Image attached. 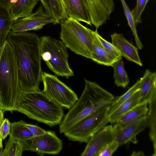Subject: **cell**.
<instances>
[{
  "label": "cell",
  "instance_id": "obj_36",
  "mask_svg": "<svg viewBox=\"0 0 156 156\" xmlns=\"http://www.w3.org/2000/svg\"><path fill=\"white\" fill-rule=\"evenodd\" d=\"M2 140V139L0 135V149H2L3 147Z\"/></svg>",
  "mask_w": 156,
  "mask_h": 156
},
{
  "label": "cell",
  "instance_id": "obj_31",
  "mask_svg": "<svg viewBox=\"0 0 156 156\" xmlns=\"http://www.w3.org/2000/svg\"><path fill=\"white\" fill-rule=\"evenodd\" d=\"M119 147L118 143L114 140L105 147L98 156H111Z\"/></svg>",
  "mask_w": 156,
  "mask_h": 156
},
{
  "label": "cell",
  "instance_id": "obj_21",
  "mask_svg": "<svg viewBox=\"0 0 156 156\" xmlns=\"http://www.w3.org/2000/svg\"><path fill=\"white\" fill-rule=\"evenodd\" d=\"M139 90L108 115L109 122L112 124L116 123L118 119L123 115L140 104Z\"/></svg>",
  "mask_w": 156,
  "mask_h": 156
},
{
  "label": "cell",
  "instance_id": "obj_4",
  "mask_svg": "<svg viewBox=\"0 0 156 156\" xmlns=\"http://www.w3.org/2000/svg\"><path fill=\"white\" fill-rule=\"evenodd\" d=\"M21 91L15 56L6 40L0 48V107L4 112L16 111Z\"/></svg>",
  "mask_w": 156,
  "mask_h": 156
},
{
  "label": "cell",
  "instance_id": "obj_6",
  "mask_svg": "<svg viewBox=\"0 0 156 156\" xmlns=\"http://www.w3.org/2000/svg\"><path fill=\"white\" fill-rule=\"evenodd\" d=\"M67 48L62 41L44 36L40 38L42 59L56 75L69 78L74 75L68 61Z\"/></svg>",
  "mask_w": 156,
  "mask_h": 156
},
{
  "label": "cell",
  "instance_id": "obj_19",
  "mask_svg": "<svg viewBox=\"0 0 156 156\" xmlns=\"http://www.w3.org/2000/svg\"><path fill=\"white\" fill-rule=\"evenodd\" d=\"M38 0H11L9 9L13 20L27 17L31 13Z\"/></svg>",
  "mask_w": 156,
  "mask_h": 156
},
{
  "label": "cell",
  "instance_id": "obj_29",
  "mask_svg": "<svg viewBox=\"0 0 156 156\" xmlns=\"http://www.w3.org/2000/svg\"><path fill=\"white\" fill-rule=\"evenodd\" d=\"M97 36L105 50L117 59L122 57L119 52L115 46L112 43H110L103 38L98 33L97 29L96 30Z\"/></svg>",
  "mask_w": 156,
  "mask_h": 156
},
{
  "label": "cell",
  "instance_id": "obj_25",
  "mask_svg": "<svg viewBox=\"0 0 156 156\" xmlns=\"http://www.w3.org/2000/svg\"><path fill=\"white\" fill-rule=\"evenodd\" d=\"M112 67L115 84L118 87L126 88L129 85V80L125 69L122 57L118 59Z\"/></svg>",
  "mask_w": 156,
  "mask_h": 156
},
{
  "label": "cell",
  "instance_id": "obj_33",
  "mask_svg": "<svg viewBox=\"0 0 156 156\" xmlns=\"http://www.w3.org/2000/svg\"><path fill=\"white\" fill-rule=\"evenodd\" d=\"M26 126L30 130L33 136L41 135L44 134L46 131L36 125L26 123Z\"/></svg>",
  "mask_w": 156,
  "mask_h": 156
},
{
  "label": "cell",
  "instance_id": "obj_34",
  "mask_svg": "<svg viewBox=\"0 0 156 156\" xmlns=\"http://www.w3.org/2000/svg\"><path fill=\"white\" fill-rule=\"evenodd\" d=\"M11 0H0V4L9 9Z\"/></svg>",
  "mask_w": 156,
  "mask_h": 156
},
{
  "label": "cell",
  "instance_id": "obj_11",
  "mask_svg": "<svg viewBox=\"0 0 156 156\" xmlns=\"http://www.w3.org/2000/svg\"><path fill=\"white\" fill-rule=\"evenodd\" d=\"M147 127V116L142 117L128 124L121 126L115 123L113 126L115 140L119 146L125 145L129 142H137L136 136Z\"/></svg>",
  "mask_w": 156,
  "mask_h": 156
},
{
  "label": "cell",
  "instance_id": "obj_9",
  "mask_svg": "<svg viewBox=\"0 0 156 156\" xmlns=\"http://www.w3.org/2000/svg\"><path fill=\"white\" fill-rule=\"evenodd\" d=\"M21 142L24 150L35 152L42 156L45 154H57L62 148V140L52 131H46L42 135Z\"/></svg>",
  "mask_w": 156,
  "mask_h": 156
},
{
  "label": "cell",
  "instance_id": "obj_10",
  "mask_svg": "<svg viewBox=\"0 0 156 156\" xmlns=\"http://www.w3.org/2000/svg\"><path fill=\"white\" fill-rule=\"evenodd\" d=\"M42 5H40L36 11L24 18L14 20L11 30L14 32L27 31L41 29L48 24L53 23L54 20L44 11Z\"/></svg>",
  "mask_w": 156,
  "mask_h": 156
},
{
  "label": "cell",
  "instance_id": "obj_26",
  "mask_svg": "<svg viewBox=\"0 0 156 156\" xmlns=\"http://www.w3.org/2000/svg\"><path fill=\"white\" fill-rule=\"evenodd\" d=\"M24 151L22 142L9 138L5 147L0 151V156H22Z\"/></svg>",
  "mask_w": 156,
  "mask_h": 156
},
{
  "label": "cell",
  "instance_id": "obj_2",
  "mask_svg": "<svg viewBox=\"0 0 156 156\" xmlns=\"http://www.w3.org/2000/svg\"><path fill=\"white\" fill-rule=\"evenodd\" d=\"M85 86L79 99L63 117L59 131L63 133L78 122L101 108L109 105L115 98L97 83L84 79Z\"/></svg>",
  "mask_w": 156,
  "mask_h": 156
},
{
  "label": "cell",
  "instance_id": "obj_20",
  "mask_svg": "<svg viewBox=\"0 0 156 156\" xmlns=\"http://www.w3.org/2000/svg\"><path fill=\"white\" fill-rule=\"evenodd\" d=\"M140 80V104L147 102L148 97L153 88L156 87V74L148 69L145 71Z\"/></svg>",
  "mask_w": 156,
  "mask_h": 156
},
{
  "label": "cell",
  "instance_id": "obj_13",
  "mask_svg": "<svg viewBox=\"0 0 156 156\" xmlns=\"http://www.w3.org/2000/svg\"><path fill=\"white\" fill-rule=\"evenodd\" d=\"M114 139L113 126L107 125L90 137L81 156H98L101 151Z\"/></svg>",
  "mask_w": 156,
  "mask_h": 156
},
{
  "label": "cell",
  "instance_id": "obj_12",
  "mask_svg": "<svg viewBox=\"0 0 156 156\" xmlns=\"http://www.w3.org/2000/svg\"><path fill=\"white\" fill-rule=\"evenodd\" d=\"M89 13L92 24L97 29L110 19L115 9L113 0H83Z\"/></svg>",
  "mask_w": 156,
  "mask_h": 156
},
{
  "label": "cell",
  "instance_id": "obj_1",
  "mask_svg": "<svg viewBox=\"0 0 156 156\" xmlns=\"http://www.w3.org/2000/svg\"><path fill=\"white\" fill-rule=\"evenodd\" d=\"M6 40L16 59L21 91H41L39 85L43 73L40 50V38L35 33L10 31Z\"/></svg>",
  "mask_w": 156,
  "mask_h": 156
},
{
  "label": "cell",
  "instance_id": "obj_27",
  "mask_svg": "<svg viewBox=\"0 0 156 156\" xmlns=\"http://www.w3.org/2000/svg\"><path fill=\"white\" fill-rule=\"evenodd\" d=\"M140 81L138 80L134 84L123 94L114 98L109 105L108 115L117 108L122 103L129 98L140 89Z\"/></svg>",
  "mask_w": 156,
  "mask_h": 156
},
{
  "label": "cell",
  "instance_id": "obj_7",
  "mask_svg": "<svg viewBox=\"0 0 156 156\" xmlns=\"http://www.w3.org/2000/svg\"><path fill=\"white\" fill-rule=\"evenodd\" d=\"M109 105L101 108L80 120L64 133L65 136L70 140L87 143L94 133L109 122Z\"/></svg>",
  "mask_w": 156,
  "mask_h": 156
},
{
  "label": "cell",
  "instance_id": "obj_15",
  "mask_svg": "<svg viewBox=\"0 0 156 156\" xmlns=\"http://www.w3.org/2000/svg\"><path fill=\"white\" fill-rule=\"evenodd\" d=\"M68 18L92 26L90 16L83 0H62Z\"/></svg>",
  "mask_w": 156,
  "mask_h": 156
},
{
  "label": "cell",
  "instance_id": "obj_24",
  "mask_svg": "<svg viewBox=\"0 0 156 156\" xmlns=\"http://www.w3.org/2000/svg\"><path fill=\"white\" fill-rule=\"evenodd\" d=\"M26 123L23 120L11 123L9 138L22 141L33 137Z\"/></svg>",
  "mask_w": 156,
  "mask_h": 156
},
{
  "label": "cell",
  "instance_id": "obj_28",
  "mask_svg": "<svg viewBox=\"0 0 156 156\" xmlns=\"http://www.w3.org/2000/svg\"><path fill=\"white\" fill-rule=\"evenodd\" d=\"M122 2L124 13L127 20L128 25L130 28L134 37L137 48L140 50L143 48V45L138 36L136 28V24L132 11L130 10L125 0H120Z\"/></svg>",
  "mask_w": 156,
  "mask_h": 156
},
{
  "label": "cell",
  "instance_id": "obj_5",
  "mask_svg": "<svg viewBox=\"0 0 156 156\" xmlns=\"http://www.w3.org/2000/svg\"><path fill=\"white\" fill-rule=\"evenodd\" d=\"M61 23L60 38L66 47L77 55L91 59L94 31L71 18Z\"/></svg>",
  "mask_w": 156,
  "mask_h": 156
},
{
  "label": "cell",
  "instance_id": "obj_35",
  "mask_svg": "<svg viewBox=\"0 0 156 156\" xmlns=\"http://www.w3.org/2000/svg\"><path fill=\"white\" fill-rule=\"evenodd\" d=\"M3 110L0 107V126L4 119Z\"/></svg>",
  "mask_w": 156,
  "mask_h": 156
},
{
  "label": "cell",
  "instance_id": "obj_23",
  "mask_svg": "<svg viewBox=\"0 0 156 156\" xmlns=\"http://www.w3.org/2000/svg\"><path fill=\"white\" fill-rule=\"evenodd\" d=\"M147 104V102H146L136 105L121 116L116 123L123 126L146 116L148 111Z\"/></svg>",
  "mask_w": 156,
  "mask_h": 156
},
{
  "label": "cell",
  "instance_id": "obj_18",
  "mask_svg": "<svg viewBox=\"0 0 156 156\" xmlns=\"http://www.w3.org/2000/svg\"><path fill=\"white\" fill-rule=\"evenodd\" d=\"M47 15L54 21V24L61 23L68 18L62 0H40Z\"/></svg>",
  "mask_w": 156,
  "mask_h": 156
},
{
  "label": "cell",
  "instance_id": "obj_14",
  "mask_svg": "<svg viewBox=\"0 0 156 156\" xmlns=\"http://www.w3.org/2000/svg\"><path fill=\"white\" fill-rule=\"evenodd\" d=\"M112 43L122 56L127 60L134 62L140 66L143 65L137 48L128 41L121 34L115 33L111 35Z\"/></svg>",
  "mask_w": 156,
  "mask_h": 156
},
{
  "label": "cell",
  "instance_id": "obj_30",
  "mask_svg": "<svg viewBox=\"0 0 156 156\" xmlns=\"http://www.w3.org/2000/svg\"><path fill=\"white\" fill-rule=\"evenodd\" d=\"M149 0H137L136 7L132 11L136 24L142 22L141 16Z\"/></svg>",
  "mask_w": 156,
  "mask_h": 156
},
{
  "label": "cell",
  "instance_id": "obj_32",
  "mask_svg": "<svg viewBox=\"0 0 156 156\" xmlns=\"http://www.w3.org/2000/svg\"><path fill=\"white\" fill-rule=\"evenodd\" d=\"M11 123L8 119L5 118L0 126V135L3 140L10 133Z\"/></svg>",
  "mask_w": 156,
  "mask_h": 156
},
{
  "label": "cell",
  "instance_id": "obj_22",
  "mask_svg": "<svg viewBox=\"0 0 156 156\" xmlns=\"http://www.w3.org/2000/svg\"><path fill=\"white\" fill-rule=\"evenodd\" d=\"M14 21L9 9L0 4V48L5 44Z\"/></svg>",
  "mask_w": 156,
  "mask_h": 156
},
{
  "label": "cell",
  "instance_id": "obj_17",
  "mask_svg": "<svg viewBox=\"0 0 156 156\" xmlns=\"http://www.w3.org/2000/svg\"><path fill=\"white\" fill-rule=\"evenodd\" d=\"M91 59L98 64L111 66H112L117 60L104 48L97 36L96 30L93 38Z\"/></svg>",
  "mask_w": 156,
  "mask_h": 156
},
{
  "label": "cell",
  "instance_id": "obj_8",
  "mask_svg": "<svg viewBox=\"0 0 156 156\" xmlns=\"http://www.w3.org/2000/svg\"><path fill=\"white\" fill-rule=\"evenodd\" d=\"M42 81L44 85L43 92L62 108L69 109L78 100L76 93L56 76L44 72Z\"/></svg>",
  "mask_w": 156,
  "mask_h": 156
},
{
  "label": "cell",
  "instance_id": "obj_16",
  "mask_svg": "<svg viewBox=\"0 0 156 156\" xmlns=\"http://www.w3.org/2000/svg\"><path fill=\"white\" fill-rule=\"evenodd\" d=\"M149 105L147 115V126L149 129V136L153 143L154 151L153 156L156 155V87H154L150 94L148 98Z\"/></svg>",
  "mask_w": 156,
  "mask_h": 156
},
{
  "label": "cell",
  "instance_id": "obj_3",
  "mask_svg": "<svg viewBox=\"0 0 156 156\" xmlns=\"http://www.w3.org/2000/svg\"><path fill=\"white\" fill-rule=\"evenodd\" d=\"M16 111L51 127L59 125L64 117L63 108L42 91H21Z\"/></svg>",
  "mask_w": 156,
  "mask_h": 156
}]
</instances>
